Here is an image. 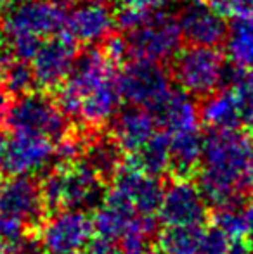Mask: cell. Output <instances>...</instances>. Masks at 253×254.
Here are the masks:
<instances>
[{"mask_svg": "<svg viewBox=\"0 0 253 254\" xmlns=\"http://www.w3.org/2000/svg\"><path fill=\"white\" fill-rule=\"evenodd\" d=\"M198 185L208 206L241 201L253 189V137L240 130H212L205 137Z\"/></svg>", "mask_w": 253, "mask_h": 254, "instance_id": "obj_1", "label": "cell"}, {"mask_svg": "<svg viewBox=\"0 0 253 254\" xmlns=\"http://www.w3.org/2000/svg\"><path fill=\"white\" fill-rule=\"evenodd\" d=\"M68 10L59 0H17L3 16V37L14 59L31 63L45 40L64 33Z\"/></svg>", "mask_w": 253, "mask_h": 254, "instance_id": "obj_2", "label": "cell"}, {"mask_svg": "<svg viewBox=\"0 0 253 254\" xmlns=\"http://www.w3.org/2000/svg\"><path fill=\"white\" fill-rule=\"evenodd\" d=\"M40 189L45 206L56 209H97L106 197L102 178L84 161L59 164L45 175Z\"/></svg>", "mask_w": 253, "mask_h": 254, "instance_id": "obj_3", "label": "cell"}, {"mask_svg": "<svg viewBox=\"0 0 253 254\" xmlns=\"http://www.w3.org/2000/svg\"><path fill=\"white\" fill-rule=\"evenodd\" d=\"M226 57L217 47L189 45L173 57L172 73L180 90L192 97H208L226 80Z\"/></svg>", "mask_w": 253, "mask_h": 254, "instance_id": "obj_4", "label": "cell"}, {"mask_svg": "<svg viewBox=\"0 0 253 254\" xmlns=\"http://www.w3.org/2000/svg\"><path fill=\"white\" fill-rule=\"evenodd\" d=\"M7 125L14 133L35 135L58 142L66 137L68 116L58 101H52L40 92H28L12 102Z\"/></svg>", "mask_w": 253, "mask_h": 254, "instance_id": "obj_5", "label": "cell"}, {"mask_svg": "<svg viewBox=\"0 0 253 254\" xmlns=\"http://www.w3.org/2000/svg\"><path fill=\"white\" fill-rule=\"evenodd\" d=\"M127 42L134 59L162 64L179 54L182 33L177 17L170 16L167 10H158L139 28L127 33Z\"/></svg>", "mask_w": 253, "mask_h": 254, "instance_id": "obj_6", "label": "cell"}, {"mask_svg": "<svg viewBox=\"0 0 253 254\" xmlns=\"http://www.w3.org/2000/svg\"><path fill=\"white\" fill-rule=\"evenodd\" d=\"M94 235V221L85 211L61 209L42 223L38 244L47 254H82Z\"/></svg>", "mask_w": 253, "mask_h": 254, "instance_id": "obj_7", "label": "cell"}, {"mask_svg": "<svg viewBox=\"0 0 253 254\" xmlns=\"http://www.w3.org/2000/svg\"><path fill=\"white\" fill-rule=\"evenodd\" d=\"M123 101L130 106L151 111L172 88L170 78L160 63L134 59L118 74Z\"/></svg>", "mask_w": 253, "mask_h": 254, "instance_id": "obj_8", "label": "cell"}, {"mask_svg": "<svg viewBox=\"0 0 253 254\" xmlns=\"http://www.w3.org/2000/svg\"><path fill=\"white\" fill-rule=\"evenodd\" d=\"M163 190L165 187L158 177L127 166L113 178V187L106 192V197L125 204L141 216L156 218L162 206Z\"/></svg>", "mask_w": 253, "mask_h": 254, "instance_id": "obj_9", "label": "cell"}, {"mask_svg": "<svg viewBox=\"0 0 253 254\" xmlns=\"http://www.w3.org/2000/svg\"><path fill=\"white\" fill-rule=\"evenodd\" d=\"M208 214V202L199 185L187 178H177L163 190L158 218L165 227L203 225Z\"/></svg>", "mask_w": 253, "mask_h": 254, "instance_id": "obj_10", "label": "cell"}, {"mask_svg": "<svg viewBox=\"0 0 253 254\" xmlns=\"http://www.w3.org/2000/svg\"><path fill=\"white\" fill-rule=\"evenodd\" d=\"M77 57V42L68 33H59L45 40L31 59L37 85L40 88L61 87L70 76Z\"/></svg>", "mask_w": 253, "mask_h": 254, "instance_id": "obj_11", "label": "cell"}, {"mask_svg": "<svg viewBox=\"0 0 253 254\" xmlns=\"http://www.w3.org/2000/svg\"><path fill=\"white\" fill-rule=\"evenodd\" d=\"M182 38L189 45L217 47L226 40V16L212 3L203 0H189L177 16Z\"/></svg>", "mask_w": 253, "mask_h": 254, "instance_id": "obj_12", "label": "cell"}, {"mask_svg": "<svg viewBox=\"0 0 253 254\" xmlns=\"http://www.w3.org/2000/svg\"><path fill=\"white\" fill-rule=\"evenodd\" d=\"M56 159V145L44 137L14 133L7 138L3 171L10 177H31L44 171Z\"/></svg>", "mask_w": 253, "mask_h": 254, "instance_id": "obj_13", "label": "cell"}, {"mask_svg": "<svg viewBox=\"0 0 253 254\" xmlns=\"http://www.w3.org/2000/svg\"><path fill=\"white\" fill-rule=\"evenodd\" d=\"M0 213L33 225L42 220L45 213V201L42 189L30 177H10L0 184Z\"/></svg>", "mask_w": 253, "mask_h": 254, "instance_id": "obj_14", "label": "cell"}, {"mask_svg": "<svg viewBox=\"0 0 253 254\" xmlns=\"http://www.w3.org/2000/svg\"><path fill=\"white\" fill-rule=\"evenodd\" d=\"M115 24L116 16L104 2H78L68 10L64 33L70 35L77 44H104L111 37Z\"/></svg>", "mask_w": 253, "mask_h": 254, "instance_id": "obj_15", "label": "cell"}, {"mask_svg": "<svg viewBox=\"0 0 253 254\" xmlns=\"http://www.w3.org/2000/svg\"><path fill=\"white\" fill-rule=\"evenodd\" d=\"M156 118L158 127L169 135L182 133V131L198 130L199 127V107L192 101V95L184 90H170L151 109Z\"/></svg>", "mask_w": 253, "mask_h": 254, "instance_id": "obj_16", "label": "cell"}, {"mask_svg": "<svg viewBox=\"0 0 253 254\" xmlns=\"http://www.w3.org/2000/svg\"><path fill=\"white\" fill-rule=\"evenodd\" d=\"M123 97L118 87V74L109 80L99 83L82 97L78 104L75 120L88 125V127H101L120 113V104Z\"/></svg>", "mask_w": 253, "mask_h": 254, "instance_id": "obj_17", "label": "cell"}, {"mask_svg": "<svg viewBox=\"0 0 253 254\" xmlns=\"http://www.w3.org/2000/svg\"><path fill=\"white\" fill-rule=\"evenodd\" d=\"M158 123L153 113L144 107H128L120 111L113 121V137L123 149V152L134 154L146 145L156 133Z\"/></svg>", "mask_w": 253, "mask_h": 254, "instance_id": "obj_18", "label": "cell"}, {"mask_svg": "<svg viewBox=\"0 0 253 254\" xmlns=\"http://www.w3.org/2000/svg\"><path fill=\"white\" fill-rule=\"evenodd\" d=\"M80 161L90 166L102 180H113L123 170V149L115 137L95 135L84 142Z\"/></svg>", "mask_w": 253, "mask_h": 254, "instance_id": "obj_19", "label": "cell"}, {"mask_svg": "<svg viewBox=\"0 0 253 254\" xmlns=\"http://www.w3.org/2000/svg\"><path fill=\"white\" fill-rule=\"evenodd\" d=\"M199 114L212 130H236L243 125L240 104L233 88L217 90L205 97Z\"/></svg>", "mask_w": 253, "mask_h": 254, "instance_id": "obj_20", "label": "cell"}, {"mask_svg": "<svg viewBox=\"0 0 253 254\" xmlns=\"http://www.w3.org/2000/svg\"><path fill=\"white\" fill-rule=\"evenodd\" d=\"M205 137L199 130L170 135V170L179 178H187L201 166Z\"/></svg>", "mask_w": 253, "mask_h": 254, "instance_id": "obj_21", "label": "cell"}, {"mask_svg": "<svg viewBox=\"0 0 253 254\" xmlns=\"http://www.w3.org/2000/svg\"><path fill=\"white\" fill-rule=\"evenodd\" d=\"M226 59L240 71L253 69V19H233L226 33Z\"/></svg>", "mask_w": 253, "mask_h": 254, "instance_id": "obj_22", "label": "cell"}, {"mask_svg": "<svg viewBox=\"0 0 253 254\" xmlns=\"http://www.w3.org/2000/svg\"><path fill=\"white\" fill-rule=\"evenodd\" d=\"M128 166L158 178L167 173L170 170V135L158 131L137 152L130 154Z\"/></svg>", "mask_w": 253, "mask_h": 254, "instance_id": "obj_23", "label": "cell"}, {"mask_svg": "<svg viewBox=\"0 0 253 254\" xmlns=\"http://www.w3.org/2000/svg\"><path fill=\"white\" fill-rule=\"evenodd\" d=\"M205 227H167L160 235V249L163 254H196L203 239Z\"/></svg>", "mask_w": 253, "mask_h": 254, "instance_id": "obj_24", "label": "cell"}, {"mask_svg": "<svg viewBox=\"0 0 253 254\" xmlns=\"http://www.w3.org/2000/svg\"><path fill=\"white\" fill-rule=\"evenodd\" d=\"M213 225L227 237L241 241V237H245L248 232V206L243 201H236L215 207Z\"/></svg>", "mask_w": 253, "mask_h": 254, "instance_id": "obj_25", "label": "cell"}, {"mask_svg": "<svg viewBox=\"0 0 253 254\" xmlns=\"http://www.w3.org/2000/svg\"><path fill=\"white\" fill-rule=\"evenodd\" d=\"M37 85L33 74V67L31 63L23 59H14L10 57L9 64L5 69V78H3V87L9 94L14 95H24L31 92V87Z\"/></svg>", "mask_w": 253, "mask_h": 254, "instance_id": "obj_26", "label": "cell"}, {"mask_svg": "<svg viewBox=\"0 0 253 254\" xmlns=\"http://www.w3.org/2000/svg\"><path fill=\"white\" fill-rule=\"evenodd\" d=\"M233 92L236 94L245 127H253V69L241 71L233 78Z\"/></svg>", "mask_w": 253, "mask_h": 254, "instance_id": "obj_27", "label": "cell"}, {"mask_svg": "<svg viewBox=\"0 0 253 254\" xmlns=\"http://www.w3.org/2000/svg\"><path fill=\"white\" fill-rule=\"evenodd\" d=\"M234 239L227 237L222 230L213 225V227H205L203 239L199 242V248L196 254H229L233 248Z\"/></svg>", "mask_w": 253, "mask_h": 254, "instance_id": "obj_28", "label": "cell"}, {"mask_svg": "<svg viewBox=\"0 0 253 254\" xmlns=\"http://www.w3.org/2000/svg\"><path fill=\"white\" fill-rule=\"evenodd\" d=\"M224 16L233 19H253V0H210Z\"/></svg>", "mask_w": 253, "mask_h": 254, "instance_id": "obj_29", "label": "cell"}, {"mask_svg": "<svg viewBox=\"0 0 253 254\" xmlns=\"http://www.w3.org/2000/svg\"><path fill=\"white\" fill-rule=\"evenodd\" d=\"M26 225L0 213V244H17L26 239Z\"/></svg>", "mask_w": 253, "mask_h": 254, "instance_id": "obj_30", "label": "cell"}, {"mask_svg": "<svg viewBox=\"0 0 253 254\" xmlns=\"http://www.w3.org/2000/svg\"><path fill=\"white\" fill-rule=\"evenodd\" d=\"M102 52L108 56V59L111 63H122L130 56V49H128L127 37H118V35H111L108 40L104 42Z\"/></svg>", "mask_w": 253, "mask_h": 254, "instance_id": "obj_31", "label": "cell"}, {"mask_svg": "<svg viewBox=\"0 0 253 254\" xmlns=\"http://www.w3.org/2000/svg\"><path fill=\"white\" fill-rule=\"evenodd\" d=\"M40 244L23 239L17 244H0V254H40Z\"/></svg>", "mask_w": 253, "mask_h": 254, "instance_id": "obj_32", "label": "cell"}, {"mask_svg": "<svg viewBox=\"0 0 253 254\" xmlns=\"http://www.w3.org/2000/svg\"><path fill=\"white\" fill-rule=\"evenodd\" d=\"M90 254H120V249L116 242L94 235V241L90 242Z\"/></svg>", "mask_w": 253, "mask_h": 254, "instance_id": "obj_33", "label": "cell"}, {"mask_svg": "<svg viewBox=\"0 0 253 254\" xmlns=\"http://www.w3.org/2000/svg\"><path fill=\"white\" fill-rule=\"evenodd\" d=\"M10 106H12V102L9 101L7 94H2V92H0V127L5 125L7 120H9Z\"/></svg>", "mask_w": 253, "mask_h": 254, "instance_id": "obj_34", "label": "cell"}, {"mask_svg": "<svg viewBox=\"0 0 253 254\" xmlns=\"http://www.w3.org/2000/svg\"><path fill=\"white\" fill-rule=\"evenodd\" d=\"M247 246L250 254H253V206L248 204V232H247Z\"/></svg>", "mask_w": 253, "mask_h": 254, "instance_id": "obj_35", "label": "cell"}, {"mask_svg": "<svg viewBox=\"0 0 253 254\" xmlns=\"http://www.w3.org/2000/svg\"><path fill=\"white\" fill-rule=\"evenodd\" d=\"M5 149H7V138L0 133V173L3 171V161H5Z\"/></svg>", "mask_w": 253, "mask_h": 254, "instance_id": "obj_36", "label": "cell"}, {"mask_svg": "<svg viewBox=\"0 0 253 254\" xmlns=\"http://www.w3.org/2000/svg\"><path fill=\"white\" fill-rule=\"evenodd\" d=\"M10 59H7L3 56V52H0V85H3V78H5V69H7V64H9Z\"/></svg>", "mask_w": 253, "mask_h": 254, "instance_id": "obj_37", "label": "cell"}, {"mask_svg": "<svg viewBox=\"0 0 253 254\" xmlns=\"http://www.w3.org/2000/svg\"><path fill=\"white\" fill-rule=\"evenodd\" d=\"M2 10L3 9H0V38L3 37V17H2Z\"/></svg>", "mask_w": 253, "mask_h": 254, "instance_id": "obj_38", "label": "cell"}, {"mask_svg": "<svg viewBox=\"0 0 253 254\" xmlns=\"http://www.w3.org/2000/svg\"><path fill=\"white\" fill-rule=\"evenodd\" d=\"M146 254H163V251H162V249H160V248H151V249H149V251L146 253Z\"/></svg>", "mask_w": 253, "mask_h": 254, "instance_id": "obj_39", "label": "cell"}, {"mask_svg": "<svg viewBox=\"0 0 253 254\" xmlns=\"http://www.w3.org/2000/svg\"><path fill=\"white\" fill-rule=\"evenodd\" d=\"M122 2V5H125V3H139V2H146V0H120Z\"/></svg>", "mask_w": 253, "mask_h": 254, "instance_id": "obj_40", "label": "cell"}, {"mask_svg": "<svg viewBox=\"0 0 253 254\" xmlns=\"http://www.w3.org/2000/svg\"><path fill=\"white\" fill-rule=\"evenodd\" d=\"M78 2H108V0H78Z\"/></svg>", "mask_w": 253, "mask_h": 254, "instance_id": "obj_41", "label": "cell"}, {"mask_svg": "<svg viewBox=\"0 0 253 254\" xmlns=\"http://www.w3.org/2000/svg\"><path fill=\"white\" fill-rule=\"evenodd\" d=\"M7 2H9V0H0V9H3V5H5Z\"/></svg>", "mask_w": 253, "mask_h": 254, "instance_id": "obj_42", "label": "cell"}, {"mask_svg": "<svg viewBox=\"0 0 253 254\" xmlns=\"http://www.w3.org/2000/svg\"><path fill=\"white\" fill-rule=\"evenodd\" d=\"M88 254H90V253H88Z\"/></svg>", "mask_w": 253, "mask_h": 254, "instance_id": "obj_43", "label": "cell"}]
</instances>
